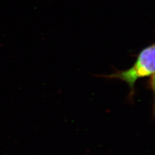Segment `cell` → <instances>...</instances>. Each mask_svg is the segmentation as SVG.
I'll return each instance as SVG.
<instances>
[{"mask_svg": "<svg viewBox=\"0 0 155 155\" xmlns=\"http://www.w3.org/2000/svg\"><path fill=\"white\" fill-rule=\"evenodd\" d=\"M154 75L155 45H152L140 51L135 63L129 69L124 71L116 70L115 72L110 75H100V77L119 79L127 83L130 89L128 98L132 101L135 93L136 82L140 79L150 78L152 81L154 82Z\"/></svg>", "mask_w": 155, "mask_h": 155, "instance_id": "1", "label": "cell"}]
</instances>
